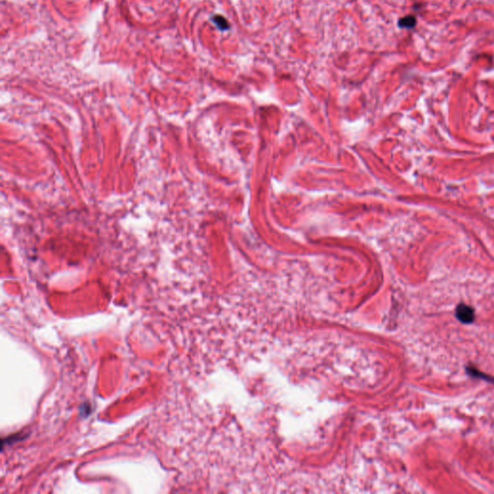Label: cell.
<instances>
[{
	"mask_svg": "<svg viewBox=\"0 0 494 494\" xmlns=\"http://www.w3.org/2000/svg\"><path fill=\"white\" fill-rule=\"evenodd\" d=\"M417 24L416 17L412 15H407L399 18L398 27L401 29H413Z\"/></svg>",
	"mask_w": 494,
	"mask_h": 494,
	"instance_id": "2",
	"label": "cell"
},
{
	"mask_svg": "<svg viewBox=\"0 0 494 494\" xmlns=\"http://www.w3.org/2000/svg\"><path fill=\"white\" fill-rule=\"evenodd\" d=\"M456 318L464 324H470L475 320V310L473 307L459 303L456 308Z\"/></svg>",
	"mask_w": 494,
	"mask_h": 494,
	"instance_id": "1",
	"label": "cell"
},
{
	"mask_svg": "<svg viewBox=\"0 0 494 494\" xmlns=\"http://www.w3.org/2000/svg\"><path fill=\"white\" fill-rule=\"evenodd\" d=\"M466 371L468 372V374H470V375H472V376H474V377H479V378L485 379V380H487V381H489V382L494 383V376H491V375H489V374H486V373H484V372L480 371V370H478V369H476L475 367H473L472 365H470V366H467V367H466Z\"/></svg>",
	"mask_w": 494,
	"mask_h": 494,
	"instance_id": "4",
	"label": "cell"
},
{
	"mask_svg": "<svg viewBox=\"0 0 494 494\" xmlns=\"http://www.w3.org/2000/svg\"><path fill=\"white\" fill-rule=\"evenodd\" d=\"M212 21L215 24V26L220 31H227V30H230V28H231L230 23L222 15H214L212 18Z\"/></svg>",
	"mask_w": 494,
	"mask_h": 494,
	"instance_id": "3",
	"label": "cell"
}]
</instances>
